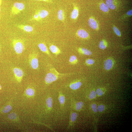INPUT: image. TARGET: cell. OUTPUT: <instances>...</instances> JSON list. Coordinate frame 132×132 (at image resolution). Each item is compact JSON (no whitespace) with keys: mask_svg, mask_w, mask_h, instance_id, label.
Wrapping results in <instances>:
<instances>
[{"mask_svg":"<svg viewBox=\"0 0 132 132\" xmlns=\"http://www.w3.org/2000/svg\"><path fill=\"white\" fill-rule=\"evenodd\" d=\"M1 89V87L0 85V89Z\"/></svg>","mask_w":132,"mask_h":132,"instance_id":"37","label":"cell"},{"mask_svg":"<svg viewBox=\"0 0 132 132\" xmlns=\"http://www.w3.org/2000/svg\"><path fill=\"white\" fill-rule=\"evenodd\" d=\"M2 2V0H0V13L1 8L0 7Z\"/></svg>","mask_w":132,"mask_h":132,"instance_id":"36","label":"cell"},{"mask_svg":"<svg viewBox=\"0 0 132 132\" xmlns=\"http://www.w3.org/2000/svg\"><path fill=\"white\" fill-rule=\"evenodd\" d=\"M86 62L88 64L92 65L94 63V62L93 60L92 59H88L86 61Z\"/></svg>","mask_w":132,"mask_h":132,"instance_id":"33","label":"cell"},{"mask_svg":"<svg viewBox=\"0 0 132 132\" xmlns=\"http://www.w3.org/2000/svg\"><path fill=\"white\" fill-rule=\"evenodd\" d=\"M50 49L51 52L55 54L58 55L61 52L60 50L56 46L52 45L50 47Z\"/></svg>","mask_w":132,"mask_h":132,"instance_id":"16","label":"cell"},{"mask_svg":"<svg viewBox=\"0 0 132 132\" xmlns=\"http://www.w3.org/2000/svg\"><path fill=\"white\" fill-rule=\"evenodd\" d=\"M88 24L89 26L92 29L94 30L98 29V24L96 21L93 18H90L88 21Z\"/></svg>","mask_w":132,"mask_h":132,"instance_id":"13","label":"cell"},{"mask_svg":"<svg viewBox=\"0 0 132 132\" xmlns=\"http://www.w3.org/2000/svg\"><path fill=\"white\" fill-rule=\"evenodd\" d=\"M16 26L18 28L26 32H31L33 31V27L30 26L18 25H17Z\"/></svg>","mask_w":132,"mask_h":132,"instance_id":"8","label":"cell"},{"mask_svg":"<svg viewBox=\"0 0 132 132\" xmlns=\"http://www.w3.org/2000/svg\"><path fill=\"white\" fill-rule=\"evenodd\" d=\"M39 47L42 51L46 53L47 55L50 54L47 47L43 43H40L39 45Z\"/></svg>","mask_w":132,"mask_h":132,"instance_id":"17","label":"cell"},{"mask_svg":"<svg viewBox=\"0 0 132 132\" xmlns=\"http://www.w3.org/2000/svg\"><path fill=\"white\" fill-rule=\"evenodd\" d=\"M77 34L78 36L80 38L83 39H86L89 36L88 33L85 30L80 29L78 31Z\"/></svg>","mask_w":132,"mask_h":132,"instance_id":"14","label":"cell"},{"mask_svg":"<svg viewBox=\"0 0 132 132\" xmlns=\"http://www.w3.org/2000/svg\"><path fill=\"white\" fill-rule=\"evenodd\" d=\"M83 105V103L82 101H80L75 103L72 99L71 101V107L72 109L77 111H80Z\"/></svg>","mask_w":132,"mask_h":132,"instance_id":"7","label":"cell"},{"mask_svg":"<svg viewBox=\"0 0 132 132\" xmlns=\"http://www.w3.org/2000/svg\"><path fill=\"white\" fill-rule=\"evenodd\" d=\"M77 116V114L76 113L73 112L72 111H70L68 129H69L73 127L76 120Z\"/></svg>","mask_w":132,"mask_h":132,"instance_id":"6","label":"cell"},{"mask_svg":"<svg viewBox=\"0 0 132 132\" xmlns=\"http://www.w3.org/2000/svg\"><path fill=\"white\" fill-rule=\"evenodd\" d=\"M29 61L32 68L34 69H36L39 66L38 59L36 56L34 54L30 55L29 58Z\"/></svg>","mask_w":132,"mask_h":132,"instance_id":"4","label":"cell"},{"mask_svg":"<svg viewBox=\"0 0 132 132\" xmlns=\"http://www.w3.org/2000/svg\"><path fill=\"white\" fill-rule=\"evenodd\" d=\"M113 29L114 32L117 35L119 36H121L120 32L117 27H113Z\"/></svg>","mask_w":132,"mask_h":132,"instance_id":"27","label":"cell"},{"mask_svg":"<svg viewBox=\"0 0 132 132\" xmlns=\"http://www.w3.org/2000/svg\"><path fill=\"white\" fill-rule=\"evenodd\" d=\"M36 12L38 15L39 21L45 18L49 14L48 12L45 10H39Z\"/></svg>","mask_w":132,"mask_h":132,"instance_id":"10","label":"cell"},{"mask_svg":"<svg viewBox=\"0 0 132 132\" xmlns=\"http://www.w3.org/2000/svg\"><path fill=\"white\" fill-rule=\"evenodd\" d=\"M58 100L61 107L62 109L64 107L65 102V98L64 94L61 92H59L58 95Z\"/></svg>","mask_w":132,"mask_h":132,"instance_id":"12","label":"cell"},{"mask_svg":"<svg viewBox=\"0 0 132 132\" xmlns=\"http://www.w3.org/2000/svg\"></svg>","mask_w":132,"mask_h":132,"instance_id":"38","label":"cell"},{"mask_svg":"<svg viewBox=\"0 0 132 132\" xmlns=\"http://www.w3.org/2000/svg\"><path fill=\"white\" fill-rule=\"evenodd\" d=\"M113 64V62L111 59L107 60L105 62V69L107 70H110L112 68Z\"/></svg>","mask_w":132,"mask_h":132,"instance_id":"15","label":"cell"},{"mask_svg":"<svg viewBox=\"0 0 132 132\" xmlns=\"http://www.w3.org/2000/svg\"><path fill=\"white\" fill-rule=\"evenodd\" d=\"M12 109L11 106L10 105L6 106L3 109V112L4 113H8L10 112Z\"/></svg>","mask_w":132,"mask_h":132,"instance_id":"25","label":"cell"},{"mask_svg":"<svg viewBox=\"0 0 132 132\" xmlns=\"http://www.w3.org/2000/svg\"><path fill=\"white\" fill-rule=\"evenodd\" d=\"M13 70L16 80L19 82H21L23 75V71L21 69L17 67L15 68Z\"/></svg>","mask_w":132,"mask_h":132,"instance_id":"5","label":"cell"},{"mask_svg":"<svg viewBox=\"0 0 132 132\" xmlns=\"http://www.w3.org/2000/svg\"><path fill=\"white\" fill-rule=\"evenodd\" d=\"M78 50L79 52H81L83 54L86 55H91L92 54V52L90 51L85 48H80Z\"/></svg>","mask_w":132,"mask_h":132,"instance_id":"19","label":"cell"},{"mask_svg":"<svg viewBox=\"0 0 132 132\" xmlns=\"http://www.w3.org/2000/svg\"><path fill=\"white\" fill-rule=\"evenodd\" d=\"M105 109V106L103 105L99 106L98 108V110L100 112H101L103 111Z\"/></svg>","mask_w":132,"mask_h":132,"instance_id":"31","label":"cell"},{"mask_svg":"<svg viewBox=\"0 0 132 132\" xmlns=\"http://www.w3.org/2000/svg\"><path fill=\"white\" fill-rule=\"evenodd\" d=\"M128 15L131 16L132 15V9L128 11L127 13Z\"/></svg>","mask_w":132,"mask_h":132,"instance_id":"35","label":"cell"},{"mask_svg":"<svg viewBox=\"0 0 132 132\" xmlns=\"http://www.w3.org/2000/svg\"><path fill=\"white\" fill-rule=\"evenodd\" d=\"M96 97V93L94 91H92L89 95V98L92 99Z\"/></svg>","mask_w":132,"mask_h":132,"instance_id":"29","label":"cell"},{"mask_svg":"<svg viewBox=\"0 0 132 132\" xmlns=\"http://www.w3.org/2000/svg\"><path fill=\"white\" fill-rule=\"evenodd\" d=\"M35 1H43L48 3H52V2L51 0H35Z\"/></svg>","mask_w":132,"mask_h":132,"instance_id":"34","label":"cell"},{"mask_svg":"<svg viewBox=\"0 0 132 132\" xmlns=\"http://www.w3.org/2000/svg\"><path fill=\"white\" fill-rule=\"evenodd\" d=\"M17 117L16 114L14 113H12L8 115L9 118L11 119H15Z\"/></svg>","mask_w":132,"mask_h":132,"instance_id":"28","label":"cell"},{"mask_svg":"<svg viewBox=\"0 0 132 132\" xmlns=\"http://www.w3.org/2000/svg\"><path fill=\"white\" fill-rule=\"evenodd\" d=\"M100 9L101 10L105 12H107L109 11V8L107 5L104 3H101L100 5Z\"/></svg>","mask_w":132,"mask_h":132,"instance_id":"21","label":"cell"},{"mask_svg":"<svg viewBox=\"0 0 132 132\" xmlns=\"http://www.w3.org/2000/svg\"><path fill=\"white\" fill-rule=\"evenodd\" d=\"M82 85V83L80 82H72L70 84L69 86L71 89L76 90L79 88Z\"/></svg>","mask_w":132,"mask_h":132,"instance_id":"11","label":"cell"},{"mask_svg":"<svg viewBox=\"0 0 132 132\" xmlns=\"http://www.w3.org/2000/svg\"><path fill=\"white\" fill-rule=\"evenodd\" d=\"M106 4L108 7L112 10L115 9L116 8V6L114 4L113 0H107Z\"/></svg>","mask_w":132,"mask_h":132,"instance_id":"20","label":"cell"},{"mask_svg":"<svg viewBox=\"0 0 132 132\" xmlns=\"http://www.w3.org/2000/svg\"><path fill=\"white\" fill-rule=\"evenodd\" d=\"M74 8L71 15V18L72 19L76 20L79 15V10L76 5L73 4Z\"/></svg>","mask_w":132,"mask_h":132,"instance_id":"9","label":"cell"},{"mask_svg":"<svg viewBox=\"0 0 132 132\" xmlns=\"http://www.w3.org/2000/svg\"><path fill=\"white\" fill-rule=\"evenodd\" d=\"M97 94L98 95L101 96L103 94V92L102 90L100 89H98L97 91Z\"/></svg>","mask_w":132,"mask_h":132,"instance_id":"32","label":"cell"},{"mask_svg":"<svg viewBox=\"0 0 132 132\" xmlns=\"http://www.w3.org/2000/svg\"><path fill=\"white\" fill-rule=\"evenodd\" d=\"M12 44L16 53L18 54L21 53L24 49L23 42L21 39H13L12 41Z\"/></svg>","mask_w":132,"mask_h":132,"instance_id":"2","label":"cell"},{"mask_svg":"<svg viewBox=\"0 0 132 132\" xmlns=\"http://www.w3.org/2000/svg\"><path fill=\"white\" fill-rule=\"evenodd\" d=\"M30 20L31 21L32 20H35L38 21H39L38 15L36 12L35 15L32 17L31 18Z\"/></svg>","mask_w":132,"mask_h":132,"instance_id":"26","label":"cell"},{"mask_svg":"<svg viewBox=\"0 0 132 132\" xmlns=\"http://www.w3.org/2000/svg\"><path fill=\"white\" fill-rule=\"evenodd\" d=\"M64 75L59 73L54 68H52L50 70V72L46 75L45 81L48 84H51L57 80L61 76Z\"/></svg>","mask_w":132,"mask_h":132,"instance_id":"1","label":"cell"},{"mask_svg":"<svg viewBox=\"0 0 132 132\" xmlns=\"http://www.w3.org/2000/svg\"><path fill=\"white\" fill-rule=\"evenodd\" d=\"M25 8V5L23 3L16 2L12 8L11 15H14L19 14Z\"/></svg>","mask_w":132,"mask_h":132,"instance_id":"3","label":"cell"},{"mask_svg":"<svg viewBox=\"0 0 132 132\" xmlns=\"http://www.w3.org/2000/svg\"><path fill=\"white\" fill-rule=\"evenodd\" d=\"M92 108L93 111L95 113H97L98 111L97 107L96 105L94 104L92 105Z\"/></svg>","mask_w":132,"mask_h":132,"instance_id":"30","label":"cell"},{"mask_svg":"<svg viewBox=\"0 0 132 132\" xmlns=\"http://www.w3.org/2000/svg\"><path fill=\"white\" fill-rule=\"evenodd\" d=\"M69 61L70 63L71 64H76L78 62L76 57L74 55L72 56L70 58Z\"/></svg>","mask_w":132,"mask_h":132,"instance_id":"23","label":"cell"},{"mask_svg":"<svg viewBox=\"0 0 132 132\" xmlns=\"http://www.w3.org/2000/svg\"><path fill=\"white\" fill-rule=\"evenodd\" d=\"M26 92L27 95L29 96H31L34 95L35 93L34 89L31 88L27 89L26 90Z\"/></svg>","mask_w":132,"mask_h":132,"instance_id":"24","label":"cell"},{"mask_svg":"<svg viewBox=\"0 0 132 132\" xmlns=\"http://www.w3.org/2000/svg\"><path fill=\"white\" fill-rule=\"evenodd\" d=\"M58 17L59 20L63 21L65 19L64 13L62 10H60L58 12Z\"/></svg>","mask_w":132,"mask_h":132,"instance_id":"18","label":"cell"},{"mask_svg":"<svg viewBox=\"0 0 132 132\" xmlns=\"http://www.w3.org/2000/svg\"><path fill=\"white\" fill-rule=\"evenodd\" d=\"M107 45V43L106 41L102 40L100 42L99 46L100 49L104 50L106 48Z\"/></svg>","mask_w":132,"mask_h":132,"instance_id":"22","label":"cell"}]
</instances>
